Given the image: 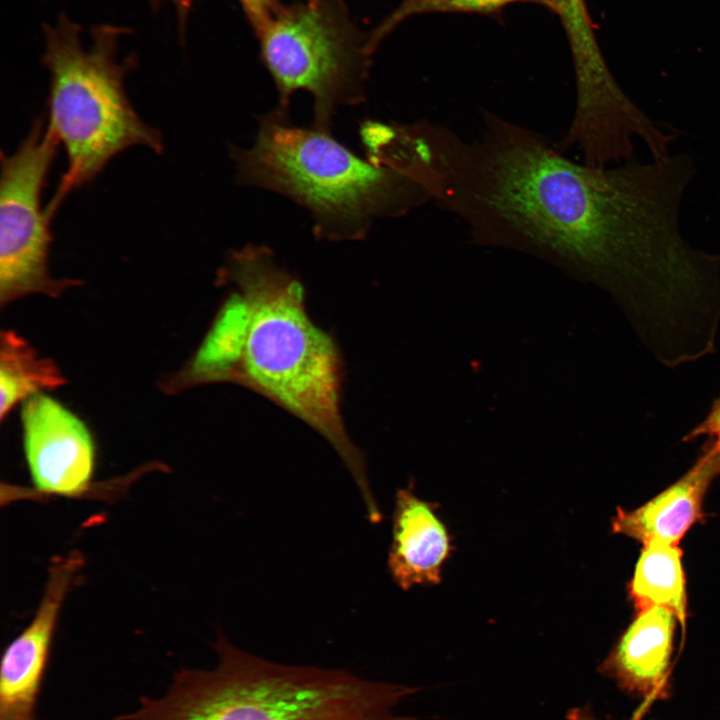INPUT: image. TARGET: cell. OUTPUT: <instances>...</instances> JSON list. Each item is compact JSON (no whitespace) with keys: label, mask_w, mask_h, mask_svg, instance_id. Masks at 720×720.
Segmentation results:
<instances>
[{"label":"cell","mask_w":720,"mask_h":720,"mask_svg":"<svg viewBox=\"0 0 720 720\" xmlns=\"http://www.w3.org/2000/svg\"><path fill=\"white\" fill-rule=\"evenodd\" d=\"M256 36L281 113L289 114L294 93L306 91L313 101V127L331 132L340 107L365 100L373 55L343 0L282 5Z\"/></svg>","instance_id":"cell-6"},{"label":"cell","mask_w":720,"mask_h":720,"mask_svg":"<svg viewBox=\"0 0 720 720\" xmlns=\"http://www.w3.org/2000/svg\"><path fill=\"white\" fill-rule=\"evenodd\" d=\"M308 1H314V0H308Z\"/></svg>","instance_id":"cell-21"},{"label":"cell","mask_w":720,"mask_h":720,"mask_svg":"<svg viewBox=\"0 0 720 720\" xmlns=\"http://www.w3.org/2000/svg\"><path fill=\"white\" fill-rule=\"evenodd\" d=\"M437 508L411 485L396 491L387 566L403 590L441 582L442 567L454 548Z\"/></svg>","instance_id":"cell-10"},{"label":"cell","mask_w":720,"mask_h":720,"mask_svg":"<svg viewBox=\"0 0 720 720\" xmlns=\"http://www.w3.org/2000/svg\"><path fill=\"white\" fill-rule=\"evenodd\" d=\"M23 449L37 495L75 498L93 485L96 447L87 426L44 393L23 402Z\"/></svg>","instance_id":"cell-8"},{"label":"cell","mask_w":720,"mask_h":720,"mask_svg":"<svg viewBox=\"0 0 720 720\" xmlns=\"http://www.w3.org/2000/svg\"><path fill=\"white\" fill-rule=\"evenodd\" d=\"M569 720H600L585 709L576 708L568 713Z\"/></svg>","instance_id":"cell-19"},{"label":"cell","mask_w":720,"mask_h":720,"mask_svg":"<svg viewBox=\"0 0 720 720\" xmlns=\"http://www.w3.org/2000/svg\"><path fill=\"white\" fill-rule=\"evenodd\" d=\"M255 33L280 9V0H238Z\"/></svg>","instance_id":"cell-17"},{"label":"cell","mask_w":720,"mask_h":720,"mask_svg":"<svg viewBox=\"0 0 720 720\" xmlns=\"http://www.w3.org/2000/svg\"><path fill=\"white\" fill-rule=\"evenodd\" d=\"M681 556L678 545L661 541L644 544L629 586L637 612L663 607L685 625L687 597Z\"/></svg>","instance_id":"cell-13"},{"label":"cell","mask_w":720,"mask_h":720,"mask_svg":"<svg viewBox=\"0 0 720 720\" xmlns=\"http://www.w3.org/2000/svg\"><path fill=\"white\" fill-rule=\"evenodd\" d=\"M213 647L214 668L178 671L165 693L114 720H411L394 709L414 688L270 662L222 633Z\"/></svg>","instance_id":"cell-3"},{"label":"cell","mask_w":720,"mask_h":720,"mask_svg":"<svg viewBox=\"0 0 720 720\" xmlns=\"http://www.w3.org/2000/svg\"><path fill=\"white\" fill-rule=\"evenodd\" d=\"M84 564L82 554L56 556L29 624L4 650L0 676V720H38L36 708L64 602Z\"/></svg>","instance_id":"cell-9"},{"label":"cell","mask_w":720,"mask_h":720,"mask_svg":"<svg viewBox=\"0 0 720 720\" xmlns=\"http://www.w3.org/2000/svg\"><path fill=\"white\" fill-rule=\"evenodd\" d=\"M411 174L475 242L534 252L607 283L634 324L677 313L710 269V254L681 230V205L695 174L687 154L593 167L483 111L471 139L419 121Z\"/></svg>","instance_id":"cell-1"},{"label":"cell","mask_w":720,"mask_h":720,"mask_svg":"<svg viewBox=\"0 0 720 720\" xmlns=\"http://www.w3.org/2000/svg\"><path fill=\"white\" fill-rule=\"evenodd\" d=\"M706 437L707 442L720 449V397L713 403L709 413L684 438L685 441Z\"/></svg>","instance_id":"cell-18"},{"label":"cell","mask_w":720,"mask_h":720,"mask_svg":"<svg viewBox=\"0 0 720 720\" xmlns=\"http://www.w3.org/2000/svg\"><path fill=\"white\" fill-rule=\"evenodd\" d=\"M258 123L251 146L231 147L237 182L301 205L320 240H361L376 220L402 216L429 200L408 177L357 156L330 132L294 125L276 109Z\"/></svg>","instance_id":"cell-4"},{"label":"cell","mask_w":720,"mask_h":720,"mask_svg":"<svg viewBox=\"0 0 720 720\" xmlns=\"http://www.w3.org/2000/svg\"><path fill=\"white\" fill-rule=\"evenodd\" d=\"M676 620L663 607L637 612L600 667L624 690L643 698L639 717L655 700L667 695Z\"/></svg>","instance_id":"cell-11"},{"label":"cell","mask_w":720,"mask_h":720,"mask_svg":"<svg viewBox=\"0 0 720 720\" xmlns=\"http://www.w3.org/2000/svg\"><path fill=\"white\" fill-rule=\"evenodd\" d=\"M171 1L177 8L180 16H186L188 10L191 8L192 3L194 0H169Z\"/></svg>","instance_id":"cell-20"},{"label":"cell","mask_w":720,"mask_h":720,"mask_svg":"<svg viewBox=\"0 0 720 720\" xmlns=\"http://www.w3.org/2000/svg\"><path fill=\"white\" fill-rule=\"evenodd\" d=\"M58 146L41 116L13 153L1 152V307L33 294L57 298L81 284L54 278L49 269L53 217L42 207V193Z\"/></svg>","instance_id":"cell-7"},{"label":"cell","mask_w":720,"mask_h":720,"mask_svg":"<svg viewBox=\"0 0 720 720\" xmlns=\"http://www.w3.org/2000/svg\"><path fill=\"white\" fill-rule=\"evenodd\" d=\"M54 360L41 357L17 332L0 333V418L3 421L20 402L66 384Z\"/></svg>","instance_id":"cell-14"},{"label":"cell","mask_w":720,"mask_h":720,"mask_svg":"<svg viewBox=\"0 0 720 720\" xmlns=\"http://www.w3.org/2000/svg\"><path fill=\"white\" fill-rule=\"evenodd\" d=\"M45 34L47 126L67 155V169L47 206L54 217L71 191L92 182L118 154L133 146L161 154L164 142L126 95L124 79L134 62L118 59L120 29L98 27L87 44L81 28L61 18Z\"/></svg>","instance_id":"cell-5"},{"label":"cell","mask_w":720,"mask_h":720,"mask_svg":"<svg viewBox=\"0 0 720 720\" xmlns=\"http://www.w3.org/2000/svg\"><path fill=\"white\" fill-rule=\"evenodd\" d=\"M516 2H533L551 8L550 0H402L377 27L367 35V47L374 55L380 43L406 19L434 12L493 13Z\"/></svg>","instance_id":"cell-15"},{"label":"cell","mask_w":720,"mask_h":720,"mask_svg":"<svg viewBox=\"0 0 720 720\" xmlns=\"http://www.w3.org/2000/svg\"><path fill=\"white\" fill-rule=\"evenodd\" d=\"M561 19L569 42L574 73L588 77L605 65L591 30L584 0H550Z\"/></svg>","instance_id":"cell-16"},{"label":"cell","mask_w":720,"mask_h":720,"mask_svg":"<svg viewBox=\"0 0 720 720\" xmlns=\"http://www.w3.org/2000/svg\"><path fill=\"white\" fill-rule=\"evenodd\" d=\"M720 475V449L706 443L702 455L676 483L641 507L617 508L612 530L643 544L661 541L678 545L687 530L702 518V504L712 481Z\"/></svg>","instance_id":"cell-12"},{"label":"cell","mask_w":720,"mask_h":720,"mask_svg":"<svg viewBox=\"0 0 720 720\" xmlns=\"http://www.w3.org/2000/svg\"><path fill=\"white\" fill-rule=\"evenodd\" d=\"M216 284L230 293L175 372L176 385L185 391L235 384L271 401L331 445L366 511L377 512L365 455L349 437L341 411L342 354L333 336L310 317L300 279L277 263L269 247L247 244L229 252Z\"/></svg>","instance_id":"cell-2"}]
</instances>
